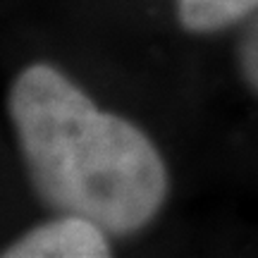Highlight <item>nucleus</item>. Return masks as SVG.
I'll list each match as a JSON object with an SVG mask.
<instances>
[{"label": "nucleus", "mask_w": 258, "mask_h": 258, "mask_svg": "<svg viewBox=\"0 0 258 258\" xmlns=\"http://www.w3.org/2000/svg\"><path fill=\"white\" fill-rule=\"evenodd\" d=\"M27 177L38 199L108 234H132L158 215L167 170L153 141L115 112L98 110L60 70L36 62L10 91Z\"/></svg>", "instance_id": "1"}, {"label": "nucleus", "mask_w": 258, "mask_h": 258, "mask_svg": "<svg viewBox=\"0 0 258 258\" xmlns=\"http://www.w3.org/2000/svg\"><path fill=\"white\" fill-rule=\"evenodd\" d=\"M108 232L82 215H60L38 225L3 249V258H105Z\"/></svg>", "instance_id": "2"}, {"label": "nucleus", "mask_w": 258, "mask_h": 258, "mask_svg": "<svg viewBox=\"0 0 258 258\" xmlns=\"http://www.w3.org/2000/svg\"><path fill=\"white\" fill-rule=\"evenodd\" d=\"M258 12V0H177L179 24L189 34H213Z\"/></svg>", "instance_id": "3"}, {"label": "nucleus", "mask_w": 258, "mask_h": 258, "mask_svg": "<svg viewBox=\"0 0 258 258\" xmlns=\"http://www.w3.org/2000/svg\"><path fill=\"white\" fill-rule=\"evenodd\" d=\"M237 60H239L244 82L258 96V15L249 22V27L241 36L239 48H237Z\"/></svg>", "instance_id": "4"}]
</instances>
